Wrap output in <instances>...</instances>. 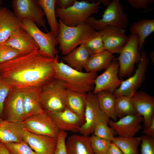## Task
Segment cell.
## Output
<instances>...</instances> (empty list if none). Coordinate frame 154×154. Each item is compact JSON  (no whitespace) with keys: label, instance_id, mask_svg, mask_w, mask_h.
<instances>
[{"label":"cell","instance_id":"obj_34","mask_svg":"<svg viewBox=\"0 0 154 154\" xmlns=\"http://www.w3.org/2000/svg\"><path fill=\"white\" fill-rule=\"evenodd\" d=\"M89 139L95 154H106L112 142L94 135L89 137Z\"/></svg>","mask_w":154,"mask_h":154},{"label":"cell","instance_id":"obj_41","mask_svg":"<svg viewBox=\"0 0 154 154\" xmlns=\"http://www.w3.org/2000/svg\"><path fill=\"white\" fill-rule=\"evenodd\" d=\"M153 0H129L128 3L133 8L136 9H146L149 4L153 3Z\"/></svg>","mask_w":154,"mask_h":154},{"label":"cell","instance_id":"obj_23","mask_svg":"<svg viewBox=\"0 0 154 154\" xmlns=\"http://www.w3.org/2000/svg\"><path fill=\"white\" fill-rule=\"evenodd\" d=\"M23 129L21 123L3 120L0 122V141L5 143L23 141Z\"/></svg>","mask_w":154,"mask_h":154},{"label":"cell","instance_id":"obj_15","mask_svg":"<svg viewBox=\"0 0 154 154\" xmlns=\"http://www.w3.org/2000/svg\"><path fill=\"white\" fill-rule=\"evenodd\" d=\"M100 31L105 50L113 54H119L129 40L125 29L108 26Z\"/></svg>","mask_w":154,"mask_h":154},{"label":"cell","instance_id":"obj_22","mask_svg":"<svg viewBox=\"0 0 154 154\" xmlns=\"http://www.w3.org/2000/svg\"><path fill=\"white\" fill-rule=\"evenodd\" d=\"M21 89L23 92L25 110L23 120L27 117L44 110L40 100L41 88H29Z\"/></svg>","mask_w":154,"mask_h":154},{"label":"cell","instance_id":"obj_21","mask_svg":"<svg viewBox=\"0 0 154 154\" xmlns=\"http://www.w3.org/2000/svg\"><path fill=\"white\" fill-rule=\"evenodd\" d=\"M21 27V21L13 12L4 7L0 9V44L6 41Z\"/></svg>","mask_w":154,"mask_h":154},{"label":"cell","instance_id":"obj_14","mask_svg":"<svg viewBox=\"0 0 154 154\" xmlns=\"http://www.w3.org/2000/svg\"><path fill=\"white\" fill-rule=\"evenodd\" d=\"M119 69L118 62L115 58L104 72L96 77L92 93L96 94L105 90L114 94L123 80L118 77Z\"/></svg>","mask_w":154,"mask_h":154},{"label":"cell","instance_id":"obj_44","mask_svg":"<svg viewBox=\"0 0 154 154\" xmlns=\"http://www.w3.org/2000/svg\"><path fill=\"white\" fill-rule=\"evenodd\" d=\"M143 133L154 138V115L152 118L151 123L148 128Z\"/></svg>","mask_w":154,"mask_h":154},{"label":"cell","instance_id":"obj_37","mask_svg":"<svg viewBox=\"0 0 154 154\" xmlns=\"http://www.w3.org/2000/svg\"><path fill=\"white\" fill-rule=\"evenodd\" d=\"M22 55L19 51L10 46L0 44V64Z\"/></svg>","mask_w":154,"mask_h":154},{"label":"cell","instance_id":"obj_32","mask_svg":"<svg viewBox=\"0 0 154 154\" xmlns=\"http://www.w3.org/2000/svg\"><path fill=\"white\" fill-rule=\"evenodd\" d=\"M115 98V112L117 117L137 114L131 97L121 96Z\"/></svg>","mask_w":154,"mask_h":154},{"label":"cell","instance_id":"obj_8","mask_svg":"<svg viewBox=\"0 0 154 154\" xmlns=\"http://www.w3.org/2000/svg\"><path fill=\"white\" fill-rule=\"evenodd\" d=\"M21 27L32 37L38 45L39 49L47 56L54 58L57 54L56 47L58 44L56 37L50 31L45 33L31 20H21Z\"/></svg>","mask_w":154,"mask_h":154},{"label":"cell","instance_id":"obj_19","mask_svg":"<svg viewBox=\"0 0 154 154\" xmlns=\"http://www.w3.org/2000/svg\"><path fill=\"white\" fill-rule=\"evenodd\" d=\"M1 44L9 46L15 48L23 55L39 49L31 36L21 27L18 28L6 41Z\"/></svg>","mask_w":154,"mask_h":154},{"label":"cell","instance_id":"obj_27","mask_svg":"<svg viewBox=\"0 0 154 154\" xmlns=\"http://www.w3.org/2000/svg\"><path fill=\"white\" fill-rule=\"evenodd\" d=\"M87 93L67 90L66 108L79 117L85 122V111Z\"/></svg>","mask_w":154,"mask_h":154},{"label":"cell","instance_id":"obj_12","mask_svg":"<svg viewBox=\"0 0 154 154\" xmlns=\"http://www.w3.org/2000/svg\"><path fill=\"white\" fill-rule=\"evenodd\" d=\"M85 111V122L78 129L82 135L88 136L93 133L95 126L99 121L109 120L110 118L100 109L96 95L92 92L87 93Z\"/></svg>","mask_w":154,"mask_h":154},{"label":"cell","instance_id":"obj_4","mask_svg":"<svg viewBox=\"0 0 154 154\" xmlns=\"http://www.w3.org/2000/svg\"><path fill=\"white\" fill-rule=\"evenodd\" d=\"M102 3V0L90 3L84 1L76 0L73 5L67 9L55 8L56 15L65 25L76 26L86 22L92 15L98 13Z\"/></svg>","mask_w":154,"mask_h":154},{"label":"cell","instance_id":"obj_42","mask_svg":"<svg viewBox=\"0 0 154 154\" xmlns=\"http://www.w3.org/2000/svg\"><path fill=\"white\" fill-rule=\"evenodd\" d=\"M76 0H56L55 8L66 9L72 5Z\"/></svg>","mask_w":154,"mask_h":154},{"label":"cell","instance_id":"obj_1","mask_svg":"<svg viewBox=\"0 0 154 154\" xmlns=\"http://www.w3.org/2000/svg\"><path fill=\"white\" fill-rule=\"evenodd\" d=\"M57 55L51 58L39 49L21 55L0 64V75L12 87L42 88L55 78Z\"/></svg>","mask_w":154,"mask_h":154},{"label":"cell","instance_id":"obj_46","mask_svg":"<svg viewBox=\"0 0 154 154\" xmlns=\"http://www.w3.org/2000/svg\"><path fill=\"white\" fill-rule=\"evenodd\" d=\"M3 2V1L2 0H0V9L1 7V5Z\"/></svg>","mask_w":154,"mask_h":154},{"label":"cell","instance_id":"obj_26","mask_svg":"<svg viewBox=\"0 0 154 154\" xmlns=\"http://www.w3.org/2000/svg\"><path fill=\"white\" fill-rule=\"evenodd\" d=\"M113 54L107 50L91 54L85 67L87 72H95L106 69L115 59Z\"/></svg>","mask_w":154,"mask_h":154},{"label":"cell","instance_id":"obj_6","mask_svg":"<svg viewBox=\"0 0 154 154\" xmlns=\"http://www.w3.org/2000/svg\"><path fill=\"white\" fill-rule=\"evenodd\" d=\"M122 8L119 0H112L107 5L101 19L98 20L90 17L86 22L95 30L100 31L108 26L125 29L128 25V19Z\"/></svg>","mask_w":154,"mask_h":154},{"label":"cell","instance_id":"obj_13","mask_svg":"<svg viewBox=\"0 0 154 154\" xmlns=\"http://www.w3.org/2000/svg\"><path fill=\"white\" fill-rule=\"evenodd\" d=\"M24 113L22 91L17 87H12L4 103L2 118L20 123L23 120Z\"/></svg>","mask_w":154,"mask_h":154},{"label":"cell","instance_id":"obj_30","mask_svg":"<svg viewBox=\"0 0 154 154\" xmlns=\"http://www.w3.org/2000/svg\"><path fill=\"white\" fill-rule=\"evenodd\" d=\"M56 0H37L42 9L50 28V32L56 37L59 31V24L55 14Z\"/></svg>","mask_w":154,"mask_h":154},{"label":"cell","instance_id":"obj_24","mask_svg":"<svg viewBox=\"0 0 154 154\" xmlns=\"http://www.w3.org/2000/svg\"><path fill=\"white\" fill-rule=\"evenodd\" d=\"M67 154H95L89 136L74 134L69 137L65 142Z\"/></svg>","mask_w":154,"mask_h":154},{"label":"cell","instance_id":"obj_28","mask_svg":"<svg viewBox=\"0 0 154 154\" xmlns=\"http://www.w3.org/2000/svg\"><path fill=\"white\" fill-rule=\"evenodd\" d=\"M154 31V19L139 20L132 24L129 31L132 34H137L138 37V50L142 49L145 38Z\"/></svg>","mask_w":154,"mask_h":154},{"label":"cell","instance_id":"obj_9","mask_svg":"<svg viewBox=\"0 0 154 154\" xmlns=\"http://www.w3.org/2000/svg\"><path fill=\"white\" fill-rule=\"evenodd\" d=\"M24 129L37 135L57 138L60 131L44 110L27 117L20 122Z\"/></svg>","mask_w":154,"mask_h":154},{"label":"cell","instance_id":"obj_7","mask_svg":"<svg viewBox=\"0 0 154 154\" xmlns=\"http://www.w3.org/2000/svg\"><path fill=\"white\" fill-rule=\"evenodd\" d=\"M138 35L131 34L119 53V56L116 58L119 64L118 77L120 79L131 76L135 65L139 62L141 55L138 50Z\"/></svg>","mask_w":154,"mask_h":154},{"label":"cell","instance_id":"obj_33","mask_svg":"<svg viewBox=\"0 0 154 154\" xmlns=\"http://www.w3.org/2000/svg\"><path fill=\"white\" fill-rule=\"evenodd\" d=\"M84 43L90 55L105 50L100 31H97L95 30L90 37Z\"/></svg>","mask_w":154,"mask_h":154},{"label":"cell","instance_id":"obj_20","mask_svg":"<svg viewBox=\"0 0 154 154\" xmlns=\"http://www.w3.org/2000/svg\"><path fill=\"white\" fill-rule=\"evenodd\" d=\"M47 113L60 131L78 132L84 123L77 115L66 108L61 111Z\"/></svg>","mask_w":154,"mask_h":154},{"label":"cell","instance_id":"obj_38","mask_svg":"<svg viewBox=\"0 0 154 154\" xmlns=\"http://www.w3.org/2000/svg\"><path fill=\"white\" fill-rule=\"evenodd\" d=\"M141 154H154V138L143 135L140 137Z\"/></svg>","mask_w":154,"mask_h":154},{"label":"cell","instance_id":"obj_39","mask_svg":"<svg viewBox=\"0 0 154 154\" xmlns=\"http://www.w3.org/2000/svg\"><path fill=\"white\" fill-rule=\"evenodd\" d=\"M12 87L0 75V116L2 118L4 103Z\"/></svg>","mask_w":154,"mask_h":154},{"label":"cell","instance_id":"obj_5","mask_svg":"<svg viewBox=\"0 0 154 154\" xmlns=\"http://www.w3.org/2000/svg\"><path fill=\"white\" fill-rule=\"evenodd\" d=\"M67 90L64 83L54 78L41 88L40 100L43 109L47 113L62 111L66 108Z\"/></svg>","mask_w":154,"mask_h":154},{"label":"cell","instance_id":"obj_45","mask_svg":"<svg viewBox=\"0 0 154 154\" xmlns=\"http://www.w3.org/2000/svg\"><path fill=\"white\" fill-rule=\"evenodd\" d=\"M149 58L151 59L152 63L153 64L154 63V52L152 51L150 52L149 54Z\"/></svg>","mask_w":154,"mask_h":154},{"label":"cell","instance_id":"obj_11","mask_svg":"<svg viewBox=\"0 0 154 154\" xmlns=\"http://www.w3.org/2000/svg\"><path fill=\"white\" fill-rule=\"evenodd\" d=\"M12 3L13 13L17 18L31 20L38 27L48 31L44 19V13L37 0H13Z\"/></svg>","mask_w":154,"mask_h":154},{"label":"cell","instance_id":"obj_3","mask_svg":"<svg viewBox=\"0 0 154 154\" xmlns=\"http://www.w3.org/2000/svg\"><path fill=\"white\" fill-rule=\"evenodd\" d=\"M59 31L56 37L62 54H68L79 44L86 41L95 30L86 22L70 27L59 19Z\"/></svg>","mask_w":154,"mask_h":154},{"label":"cell","instance_id":"obj_47","mask_svg":"<svg viewBox=\"0 0 154 154\" xmlns=\"http://www.w3.org/2000/svg\"><path fill=\"white\" fill-rule=\"evenodd\" d=\"M3 120L2 119V118L0 116V122L2 121Z\"/></svg>","mask_w":154,"mask_h":154},{"label":"cell","instance_id":"obj_43","mask_svg":"<svg viewBox=\"0 0 154 154\" xmlns=\"http://www.w3.org/2000/svg\"><path fill=\"white\" fill-rule=\"evenodd\" d=\"M106 154H123L118 147L113 142Z\"/></svg>","mask_w":154,"mask_h":154},{"label":"cell","instance_id":"obj_35","mask_svg":"<svg viewBox=\"0 0 154 154\" xmlns=\"http://www.w3.org/2000/svg\"><path fill=\"white\" fill-rule=\"evenodd\" d=\"M109 120H102L98 122L94 131V135L111 141L116 134L108 125Z\"/></svg>","mask_w":154,"mask_h":154},{"label":"cell","instance_id":"obj_36","mask_svg":"<svg viewBox=\"0 0 154 154\" xmlns=\"http://www.w3.org/2000/svg\"><path fill=\"white\" fill-rule=\"evenodd\" d=\"M4 143L10 154H37L24 141L20 142H10Z\"/></svg>","mask_w":154,"mask_h":154},{"label":"cell","instance_id":"obj_18","mask_svg":"<svg viewBox=\"0 0 154 154\" xmlns=\"http://www.w3.org/2000/svg\"><path fill=\"white\" fill-rule=\"evenodd\" d=\"M143 121V117L137 114L125 116L117 121L110 120L108 123L118 136L129 137L134 136L142 128Z\"/></svg>","mask_w":154,"mask_h":154},{"label":"cell","instance_id":"obj_25","mask_svg":"<svg viewBox=\"0 0 154 154\" xmlns=\"http://www.w3.org/2000/svg\"><path fill=\"white\" fill-rule=\"evenodd\" d=\"M90 55L84 43L63 57L62 60L70 67L78 71H82Z\"/></svg>","mask_w":154,"mask_h":154},{"label":"cell","instance_id":"obj_40","mask_svg":"<svg viewBox=\"0 0 154 154\" xmlns=\"http://www.w3.org/2000/svg\"><path fill=\"white\" fill-rule=\"evenodd\" d=\"M67 133L66 132L60 131L57 138V144L54 154H67L65 142Z\"/></svg>","mask_w":154,"mask_h":154},{"label":"cell","instance_id":"obj_10","mask_svg":"<svg viewBox=\"0 0 154 154\" xmlns=\"http://www.w3.org/2000/svg\"><path fill=\"white\" fill-rule=\"evenodd\" d=\"M141 55V60L135 73L122 81L119 87L113 94L115 97L124 96L131 97L144 82L149 61L145 51L143 50Z\"/></svg>","mask_w":154,"mask_h":154},{"label":"cell","instance_id":"obj_16","mask_svg":"<svg viewBox=\"0 0 154 154\" xmlns=\"http://www.w3.org/2000/svg\"><path fill=\"white\" fill-rule=\"evenodd\" d=\"M131 98L137 114L143 117V132L148 128L154 115V98L146 92L139 91L134 94Z\"/></svg>","mask_w":154,"mask_h":154},{"label":"cell","instance_id":"obj_31","mask_svg":"<svg viewBox=\"0 0 154 154\" xmlns=\"http://www.w3.org/2000/svg\"><path fill=\"white\" fill-rule=\"evenodd\" d=\"M112 142L116 145L123 154H139L140 137H114Z\"/></svg>","mask_w":154,"mask_h":154},{"label":"cell","instance_id":"obj_29","mask_svg":"<svg viewBox=\"0 0 154 154\" xmlns=\"http://www.w3.org/2000/svg\"><path fill=\"white\" fill-rule=\"evenodd\" d=\"M99 106L102 111L110 118L116 121L117 119L115 110V98L113 94L102 90L96 94Z\"/></svg>","mask_w":154,"mask_h":154},{"label":"cell","instance_id":"obj_2","mask_svg":"<svg viewBox=\"0 0 154 154\" xmlns=\"http://www.w3.org/2000/svg\"><path fill=\"white\" fill-rule=\"evenodd\" d=\"M55 78L62 81L67 90L87 93L93 90L97 72H83L76 70L61 60L58 55L54 64Z\"/></svg>","mask_w":154,"mask_h":154},{"label":"cell","instance_id":"obj_17","mask_svg":"<svg viewBox=\"0 0 154 154\" xmlns=\"http://www.w3.org/2000/svg\"><path fill=\"white\" fill-rule=\"evenodd\" d=\"M23 141L37 154H54L57 144V138L29 132L24 128Z\"/></svg>","mask_w":154,"mask_h":154}]
</instances>
